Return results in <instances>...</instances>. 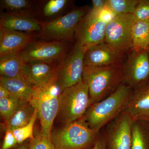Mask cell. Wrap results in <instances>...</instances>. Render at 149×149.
Segmentation results:
<instances>
[{
    "label": "cell",
    "instance_id": "6da1fadb",
    "mask_svg": "<svg viewBox=\"0 0 149 149\" xmlns=\"http://www.w3.org/2000/svg\"><path fill=\"white\" fill-rule=\"evenodd\" d=\"M133 89L123 83L107 97L91 105L84 118L92 129H100L125 111L133 93Z\"/></svg>",
    "mask_w": 149,
    "mask_h": 149
},
{
    "label": "cell",
    "instance_id": "7a4b0ae2",
    "mask_svg": "<svg viewBox=\"0 0 149 149\" xmlns=\"http://www.w3.org/2000/svg\"><path fill=\"white\" fill-rule=\"evenodd\" d=\"M123 65L84 66L83 80L88 86L91 105L107 97L122 84Z\"/></svg>",
    "mask_w": 149,
    "mask_h": 149
},
{
    "label": "cell",
    "instance_id": "3957f363",
    "mask_svg": "<svg viewBox=\"0 0 149 149\" xmlns=\"http://www.w3.org/2000/svg\"><path fill=\"white\" fill-rule=\"evenodd\" d=\"M99 132L89 126L83 116L51 132V139L55 149H87L93 146Z\"/></svg>",
    "mask_w": 149,
    "mask_h": 149
},
{
    "label": "cell",
    "instance_id": "277c9868",
    "mask_svg": "<svg viewBox=\"0 0 149 149\" xmlns=\"http://www.w3.org/2000/svg\"><path fill=\"white\" fill-rule=\"evenodd\" d=\"M35 89L29 102L38 112L41 133L51 138L52 127L58 113L60 96L63 91L57 82L56 73L47 85Z\"/></svg>",
    "mask_w": 149,
    "mask_h": 149
},
{
    "label": "cell",
    "instance_id": "5b68a950",
    "mask_svg": "<svg viewBox=\"0 0 149 149\" xmlns=\"http://www.w3.org/2000/svg\"><path fill=\"white\" fill-rule=\"evenodd\" d=\"M91 105L88 86L83 80L62 91L57 117L63 124L69 123L83 117Z\"/></svg>",
    "mask_w": 149,
    "mask_h": 149
},
{
    "label": "cell",
    "instance_id": "8992f818",
    "mask_svg": "<svg viewBox=\"0 0 149 149\" xmlns=\"http://www.w3.org/2000/svg\"><path fill=\"white\" fill-rule=\"evenodd\" d=\"M90 10L87 6L80 7L53 20L42 22L38 36L45 40L70 41L74 37L80 20Z\"/></svg>",
    "mask_w": 149,
    "mask_h": 149
},
{
    "label": "cell",
    "instance_id": "52a82bcc",
    "mask_svg": "<svg viewBox=\"0 0 149 149\" xmlns=\"http://www.w3.org/2000/svg\"><path fill=\"white\" fill-rule=\"evenodd\" d=\"M87 49L75 43L73 49L58 61L56 76L62 91L83 80L84 56Z\"/></svg>",
    "mask_w": 149,
    "mask_h": 149
},
{
    "label": "cell",
    "instance_id": "ba28073f",
    "mask_svg": "<svg viewBox=\"0 0 149 149\" xmlns=\"http://www.w3.org/2000/svg\"><path fill=\"white\" fill-rule=\"evenodd\" d=\"M136 22L132 14L118 15L107 24L104 42L126 53L132 50V32Z\"/></svg>",
    "mask_w": 149,
    "mask_h": 149
},
{
    "label": "cell",
    "instance_id": "9c48e42d",
    "mask_svg": "<svg viewBox=\"0 0 149 149\" xmlns=\"http://www.w3.org/2000/svg\"><path fill=\"white\" fill-rule=\"evenodd\" d=\"M65 41H34L19 52L25 62L41 61L58 63L68 52Z\"/></svg>",
    "mask_w": 149,
    "mask_h": 149
},
{
    "label": "cell",
    "instance_id": "30bf717a",
    "mask_svg": "<svg viewBox=\"0 0 149 149\" xmlns=\"http://www.w3.org/2000/svg\"><path fill=\"white\" fill-rule=\"evenodd\" d=\"M123 82L135 89L143 85L149 77V56L147 50L129 52L122 65Z\"/></svg>",
    "mask_w": 149,
    "mask_h": 149
},
{
    "label": "cell",
    "instance_id": "8fae6325",
    "mask_svg": "<svg viewBox=\"0 0 149 149\" xmlns=\"http://www.w3.org/2000/svg\"><path fill=\"white\" fill-rule=\"evenodd\" d=\"M133 120L124 111L110 123L105 133L107 149H130Z\"/></svg>",
    "mask_w": 149,
    "mask_h": 149
},
{
    "label": "cell",
    "instance_id": "7c38bea8",
    "mask_svg": "<svg viewBox=\"0 0 149 149\" xmlns=\"http://www.w3.org/2000/svg\"><path fill=\"white\" fill-rule=\"evenodd\" d=\"M107 25L89 10L77 25L74 35L76 44L88 49L103 42Z\"/></svg>",
    "mask_w": 149,
    "mask_h": 149
},
{
    "label": "cell",
    "instance_id": "4fadbf2b",
    "mask_svg": "<svg viewBox=\"0 0 149 149\" xmlns=\"http://www.w3.org/2000/svg\"><path fill=\"white\" fill-rule=\"evenodd\" d=\"M125 54L105 42L88 48L84 56V66H105L123 65Z\"/></svg>",
    "mask_w": 149,
    "mask_h": 149
},
{
    "label": "cell",
    "instance_id": "5bb4252c",
    "mask_svg": "<svg viewBox=\"0 0 149 149\" xmlns=\"http://www.w3.org/2000/svg\"><path fill=\"white\" fill-rule=\"evenodd\" d=\"M34 41L35 37L32 33L0 26V58L18 53Z\"/></svg>",
    "mask_w": 149,
    "mask_h": 149
},
{
    "label": "cell",
    "instance_id": "9a60e30c",
    "mask_svg": "<svg viewBox=\"0 0 149 149\" xmlns=\"http://www.w3.org/2000/svg\"><path fill=\"white\" fill-rule=\"evenodd\" d=\"M57 64L41 61L26 62L23 69L24 79L34 88L42 87L53 78Z\"/></svg>",
    "mask_w": 149,
    "mask_h": 149
},
{
    "label": "cell",
    "instance_id": "2e32d148",
    "mask_svg": "<svg viewBox=\"0 0 149 149\" xmlns=\"http://www.w3.org/2000/svg\"><path fill=\"white\" fill-rule=\"evenodd\" d=\"M41 23L42 22L29 14L1 13L0 26L7 29L28 33L40 32Z\"/></svg>",
    "mask_w": 149,
    "mask_h": 149
},
{
    "label": "cell",
    "instance_id": "e0dca14e",
    "mask_svg": "<svg viewBox=\"0 0 149 149\" xmlns=\"http://www.w3.org/2000/svg\"><path fill=\"white\" fill-rule=\"evenodd\" d=\"M125 111L133 121L149 120V83L134 90Z\"/></svg>",
    "mask_w": 149,
    "mask_h": 149
},
{
    "label": "cell",
    "instance_id": "ac0fdd59",
    "mask_svg": "<svg viewBox=\"0 0 149 149\" xmlns=\"http://www.w3.org/2000/svg\"><path fill=\"white\" fill-rule=\"evenodd\" d=\"M0 84L6 88L11 96L25 102H30L35 89L24 79L1 76Z\"/></svg>",
    "mask_w": 149,
    "mask_h": 149
},
{
    "label": "cell",
    "instance_id": "d6986e66",
    "mask_svg": "<svg viewBox=\"0 0 149 149\" xmlns=\"http://www.w3.org/2000/svg\"><path fill=\"white\" fill-rule=\"evenodd\" d=\"M72 3L70 0H48L40 4H36V16L43 17L45 22L62 16Z\"/></svg>",
    "mask_w": 149,
    "mask_h": 149
},
{
    "label": "cell",
    "instance_id": "ffe728a7",
    "mask_svg": "<svg viewBox=\"0 0 149 149\" xmlns=\"http://www.w3.org/2000/svg\"><path fill=\"white\" fill-rule=\"evenodd\" d=\"M26 62L19 53L0 58L1 76L24 79L23 69Z\"/></svg>",
    "mask_w": 149,
    "mask_h": 149
},
{
    "label": "cell",
    "instance_id": "44dd1931",
    "mask_svg": "<svg viewBox=\"0 0 149 149\" xmlns=\"http://www.w3.org/2000/svg\"><path fill=\"white\" fill-rule=\"evenodd\" d=\"M35 111V109L29 102H22L16 111L8 120L5 121L6 129L13 130L27 125Z\"/></svg>",
    "mask_w": 149,
    "mask_h": 149
},
{
    "label": "cell",
    "instance_id": "7402d4cb",
    "mask_svg": "<svg viewBox=\"0 0 149 149\" xmlns=\"http://www.w3.org/2000/svg\"><path fill=\"white\" fill-rule=\"evenodd\" d=\"M132 50H147L149 47V22H136L132 32Z\"/></svg>",
    "mask_w": 149,
    "mask_h": 149
},
{
    "label": "cell",
    "instance_id": "603a6c76",
    "mask_svg": "<svg viewBox=\"0 0 149 149\" xmlns=\"http://www.w3.org/2000/svg\"><path fill=\"white\" fill-rule=\"evenodd\" d=\"M34 2L28 0H1L0 5L7 12L29 14L36 17V4Z\"/></svg>",
    "mask_w": 149,
    "mask_h": 149
},
{
    "label": "cell",
    "instance_id": "cb8c5ba5",
    "mask_svg": "<svg viewBox=\"0 0 149 149\" xmlns=\"http://www.w3.org/2000/svg\"><path fill=\"white\" fill-rule=\"evenodd\" d=\"M139 0H106V6L116 15L133 13Z\"/></svg>",
    "mask_w": 149,
    "mask_h": 149
},
{
    "label": "cell",
    "instance_id": "d4e9b609",
    "mask_svg": "<svg viewBox=\"0 0 149 149\" xmlns=\"http://www.w3.org/2000/svg\"><path fill=\"white\" fill-rule=\"evenodd\" d=\"M141 121H133L132 128V142L130 149H148L146 134Z\"/></svg>",
    "mask_w": 149,
    "mask_h": 149
},
{
    "label": "cell",
    "instance_id": "484cf974",
    "mask_svg": "<svg viewBox=\"0 0 149 149\" xmlns=\"http://www.w3.org/2000/svg\"><path fill=\"white\" fill-rule=\"evenodd\" d=\"M22 102L12 96L0 99V113L5 121L10 118Z\"/></svg>",
    "mask_w": 149,
    "mask_h": 149
},
{
    "label": "cell",
    "instance_id": "4316f807",
    "mask_svg": "<svg viewBox=\"0 0 149 149\" xmlns=\"http://www.w3.org/2000/svg\"><path fill=\"white\" fill-rule=\"evenodd\" d=\"M38 118V112L35 109L30 122L23 127L12 130L14 135L16 138L19 145L24 143L27 139H32L34 138L33 136V128L37 118Z\"/></svg>",
    "mask_w": 149,
    "mask_h": 149
},
{
    "label": "cell",
    "instance_id": "83f0119b",
    "mask_svg": "<svg viewBox=\"0 0 149 149\" xmlns=\"http://www.w3.org/2000/svg\"><path fill=\"white\" fill-rule=\"evenodd\" d=\"M132 15L136 22H149V0H139Z\"/></svg>",
    "mask_w": 149,
    "mask_h": 149
},
{
    "label": "cell",
    "instance_id": "f1b7e54d",
    "mask_svg": "<svg viewBox=\"0 0 149 149\" xmlns=\"http://www.w3.org/2000/svg\"><path fill=\"white\" fill-rule=\"evenodd\" d=\"M29 149H55L51 138L40 132L29 141Z\"/></svg>",
    "mask_w": 149,
    "mask_h": 149
},
{
    "label": "cell",
    "instance_id": "f546056e",
    "mask_svg": "<svg viewBox=\"0 0 149 149\" xmlns=\"http://www.w3.org/2000/svg\"><path fill=\"white\" fill-rule=\"evenodd\" d=\"M4 138L1 149H10L16 146L17 143L12 130L6 129Z\"/></svg>",
    "mask_w": 149,
    "mask_h": 149
},
{
    "label": "cell",
    "instance_id": "4dcf8cb0",
    "mask_svg": "<svg viewBox=\"0 0 149 149\" xmlns=\"http://www.w3.org/2000/svg\"><path fill=\"white\" fill-rule=\"evenodd\" d=\"M96 15L100 20L107 24L111 22L117 15L108 7L105 5V6Z\"/></svg>",
    "mask_w": 149,
    "mask_h": 149
},
{
    "label": "cell",
    "instance_id": "1f68e13d",
    "mask_svg": "<svg viewBox=\"0 0 149 149\" xmlns=\"http://www.w3.org/2000/svg\"><path fill=\"white\" fill-rule=\"evenodd\" d=\"M91 149H107L106 139L104 135H101L97 137Z\"/></svg>",
    "mask_w": 149,
    "mask_h": 149
},
{
    "label": "cell",
    "instance_id": "d6a6232c",
    "mask_svg": "<svg viewBox=\"0 0 149 149\" xmlns=\"http://www.w3.org/2000/svg\"><path fill=\"white\" fill-rule=\"evenodd\" d=\"M93 8L90 11L95 15L98 13L105 6L106 0H92Z\"/></svg>",
    "mask_w": 149,
    "mask_h": 149
},
{
    "label": "cell",
    "instance_id": "836d02e7",
    "mask_svg": "<svg viewBox=\"0 0 149 149\" xmlns=\"http://www.w3.org/2000/svg\"><path fill=\"white\" fill-rule=\"evenodd\" d=\"M10 93L6 88L0 84V99L6 98L10 96Z\"/></svg>",
    "mask_w": 149,
    "mask_h": 149
},
{
    "label": "cell",
    "instance_id": "e575fe53",
    "mask_svg": "<svg viewBox=\"0 0 149 149\" xmlns=\"http://www.w3.org/2000/svg\"><path fill=\"white\" fill-rule=\"evenodd\" d=\"M29 142H24L22 144H20L18 146L16 147L14 149H29Z\"/></svg>",
    "mask_w": 149,
    "mask_h": 149
},
{
    "label": "cell",
    "instance_id": "d590c367",
    "mask_svg": "<svg viewBox=\"0 0 149 149\" xmlns=\"http://www.w3.org/2000/svg\"></svg>",
    "mask_w": 149,
    "mask_h": 149
}]
</instances>
